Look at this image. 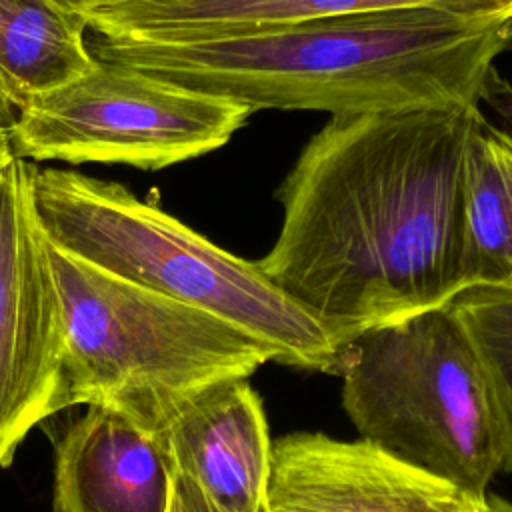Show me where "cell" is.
Returning <instances> with one entry per match:
<instances>
[{
	"instance_id": "ac0fdd59",
	"label": "cell",
	"mask_w": 512,
	"mask_h": 512,
	"mask_svg": "<svg viewBox=\"0 0 512 512\" xmlns=\"http://www.w3.org/2000/svg\"><path fill=\"white\" fill-rule=\"evenodd\" d=\"M16 154L12 150V140L10 134L0 130V166H4L8 160H12Z\"/></svg>"
},
{
	"instance_id": "5bb4252c",
	"label": "cell",
	"mask_w": 512,
	"mask_h": 512,
	"mask_svg": "<svg viewBox=\"0 0 512 512\" xmlns=\"http://www.w3.org/2000/svg\"><path fill=\"white\" fill-rule=\"evenodd\" d=\"M512 414V290L474 286L450 302Z\"/></svg>"
},
{
	"instance_id": "7c38bea8",
	"label": "cell",
	"mask_w": 512,
	"mask_h": 512,
	"mask_svg": "<svg viewBox=\"0 0 512 512\" xmlns=\"http://www.w3.org/2000/svg\"><path fill=\"white\" fill-rule=\"evenodd\" d=\"M462 226L470 288L512 290V140L482 110L464 152Z\"/></svg>"
},
{
	"instance_id": "3957f363",
	"label": "cell",
	"mask_w": 512,
	"mask_h": 512,
	"mask_svg": "<svg viewBox=\"0 0 512 512\" xmlns=\"http://www.w3.org/2000/svg\"><path fill=\"white\" fill-rule=\"evenodd\" d=\"M32 196L46 240L112 276L206 310L268 344L278 362L336 374L338 350L256 262L216 246L118 182L36 170Z\"/></svg>"
},
{
	"instance_id": "6da1fadb",
	"label": "cell",
	"mask_w": 512,
	"mask_h": 512,
	"mask_svg": "<svg viewBox=\"0 0 512 512\" xmlns=\"http://www.w3.org/2000/svg\"><path fill=\"white\" fill-rule=\"evenodd\" d=\"M478 114L480 104L332 116L284 176L276 242L254 262L338 354L470 288L462 170Z\"/></svg>"
},
{
	"instance_id": "7a4b0ae2",
	"label": "cell",
	"mask_w": 512,
	"mask_h": 512,
	"mask_svg": "<svg viewBox=\"0 0 512 512\" xmlns=\"http://www.w3.org/2000/svg\"><path fill=\"white\" fill-rule=\"evenodd\" d=\"M92 58L258 110L332 116L480 104L512 18L406 8L184 40L88 36Z\"/></svg>"
},
{
	"instance_id": "ffe728a7",
	"label": "cell",
	"mask_w": 512,
	"mask_h": 512,
	"mask_svg": "<svg viewBox=\"0 0 512 512\" xmlns=\"http://www.w3.org/2000/svg\"><path fill=\"white\" fill-rule=\"evenodd\" d=\"M488 512H512V502L500 498V496H486Z\"/></svg>"
},
{
	"instance_id": "8992f818",
	"label": "cell",
	"mask_w": 512,
	"mask_h": 512,
	"mask_svg": "<svg viewBox=\"0 0 512 512\" xmlns=\"http://www.w3.org/2000/svg\"><path fill=\"white\" fill-rule=\"evenodd\" d=\"M252 110L94 58L70 82L28 96L10 130L18 158L160 170L224 146Z\"/></svg>"
},
{
	"instance_id": "e0dca14e",
	"label": "cell",
	"mask_w": 512,
	"mask_h": 512,
	"mask_svg": "<svg viewBox=\"0 0 512 512\" xmlns=\"http://www.w3.org/2000/svg\"><path fill=\"white\" fill-rule=\"evenodd\" d=\"M18 112H20L18 102L10 96V92L6 90V86L0 80V130L10 134V130L14 128L16 120H18Z\"/></svg>"
},
{
	"instance_id": "277c9868",
	"label": "cell",
	"mask_w": 512,
	"mask_h": 512,
	"mask_svg": "<svg viewBox=\"0 0 512 512\" xmlns=\"http://www.w3.org/2000/svg\"><path fill=\"white\" fill-rule=\"evenodd\" d=\"M336 374L360 438L398 460L478 500L512 470V414L450 304L360 334Z\"/></svg>"
},
{
	"instance_id": "9c48e42d",
	"label": "cell",
	"mask_w": 512,
	"mask_h": 512,
	"mask_svg": "<svg viewBox=\"0 0 512 512\" xmlns=\"http://www.w3.org/2000/svg\"><path fill=\"white\" fill-rule=\"evenodd\" d=\"M168 464L194 480L218 512H260L272 440L248 378L206 388L158 434Z\"/></svg>"
},
{
	"instance_id": "d6986e66",
	"label": "cell",
	"mask_w": 512,
	"mask_h": 512,
	"mask_svg": "<svg viewBox=\"0 0 512 512\" xmlns=\"http://www.w3.org/2000/svg\"><path fill=\"white\" fill-rule=\"evenodd\" d=\"M454 512H488V506H486V500L466 496L464 502Z\"/></svg>"
},
{
	"instance_id": "52a82bcc",
	"label": "cell",
	"mask_w": 512,
	"mask_h": 512,
	"mask_svg": "<svg viewBox=\"0 0 512 512\" xmlns=\"http://www.w3.org/2000/svg\"><path fill=\"white\" fill-rule=\"evenodd\" d=\"M34 172L18 156L0 166V470L34 426L68 408L64 316Z\"/></svg>"
},
{
	"instance_id": "ba28073f",
	"label": "cell",
	"mask_w": 512,
	"mask_h": 512,
	"mask_svg": "<svg viewBox=\"0 0 512 512\" xmlns=\"http://www.w3.org/2000/svg\"><path fill=\"white\" fill-rule=\"evenodd\" d=\"M464 498L364 438L292 432L272 442L260 512H454Z\"/></svg>"
},
{
	"instance_id": "9a60e30c",
	"label": "cell",
	"mask_w": 512,
	"mask_h": 512,
	"mask_svg": "<svg viewBox=\"0 0 512 512\" xmlns=\"http://www.w3.org/2000/svg\"><path fill=\"white\" fill-rule=\"evenodd\" d=\"M168 512H218L190 476L170 466V508Z\"/></svg>"
},
{
	"instance_id": "4fadbf2b",
	"label": "cell",
	"mask_w": 512,
	"mask_h": 512,
	"mask_svg": "<svg viewBox=\"0 0 512 512\" xmlns=\"http://www.w3.org/2000/svg\"><path fill=\"white\" fill-rule=\"evenodd\" d=\"M86 40L82 14L58 0H0V80L18 106L84 74Z\"/></svg>"
},
{
	"instance_id": "8fae6325",
	"label": "cell",
	"mask_w": 512,
	"mask_h": 512,
	"mask_svg": "<svg viewBox=\"0 0 512 512\" xmlns=\"http://www.w3.org/2000/svg\"><path fill=\"white\" fill-rule=\"evenodd\" d=\"M406 8L512 18V0H120L80 14L96 38L184 40Z\"/></svg>"
},
{
	"instance_id": "5b68a950",
	"label": "cell",
	"mask_w": 512,
	"mask_h": 512,
	"mask_svg": "<svg viewBox=\"0 0 512 512\" xmlns=\"http://www.w3.org/2000/svg\"><path fill=\"white\" fill-rule=\"evenodd\" d=\"M64 316L68 406L110 408L160 434L196 394L278 354L234 324L112 276L48 242Z\"/></svg>"
},
{
	"instance_id": "30bf717a",
	"label": "cell",
	"mask_w": 512,
	"mask_h": 512,
	"mask_svg": "<svg viewBox=\"0 0 512 512\" xmlns=\"http://www.w3.org/2000/svg\"><path fill=\"white\" fill-rule=\"evenodd\" d=\"M170 464L156 434L86 406L54 444L52 512H168Z\"/></svg>"
},
{
	"instance_id": "2e32d148",
	"label": "cell",
	"mask_w": 512,
	"mask_h": 512,
	"mask_svg": "<svg viewBox=\"0 0 512 512\" xmlns=\"http://www.w3.org/2000/svg\"><path fill=\"white\" fill-rule=\"evenodd\" d=\"M480 102H488L498 122H494L512 140V78H502L492 70Z\"/></svg>"
}]
</instances>
